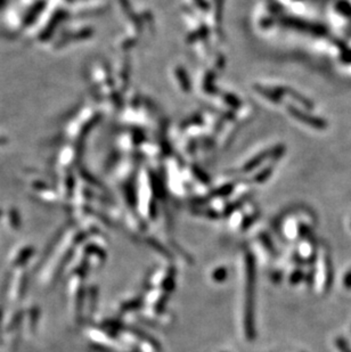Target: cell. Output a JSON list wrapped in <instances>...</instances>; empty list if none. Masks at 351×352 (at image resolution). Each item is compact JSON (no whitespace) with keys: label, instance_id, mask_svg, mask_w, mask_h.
<instances>
[{"label":"cell","instance_id":"3","mask_svg":"<svg viewBox=\"0 0 351 352\" xmlns=\"http://www.w3.org/2000/svg\"><path fill=\"white\" fill-rule=\"evenodd\" d=\"M40 316V310L39 308L33 307L30 309V311L28 313V329L29 332H33L36 329V326L38 324V319H39Z\"/></svg>","mask_w":351,"mask_h":352},{"label":"cell","instance_id":"1","mask_svg":"<svg viewBox=\"0 0 351 352\" xmlns=\"http://www.w3.org/2000/svg\"><path fill=\"white\" fill-rule=\"evenodd\" d=\"M35 253V249L32 246H25L22 250H20L18 255L13 260V266L15 268H22L27 263L30 258Z\"/></svg>","mask_w":351,"mask_h":352},{"label":"cell","instance_id":"2","mask_svg":"<svg viewBox=\"0 0 351 352\" xmlns=\"http://www.w3.org/2000/svg\"><path fill=\"white\" fill-rule=\"evenodd\" d=\"M25 287H27V275H25V272H21V275L15 278L14 291H13L14 296L22 297L25 292Z\"/></svg>","mask_w":351,"mask_h":352},{"label":"cell","instance_id":"4","mask_svg":"<svg viewBox=\"0 0 351 352\" xmlns=\"http://www.w3.org/2000/svg\"><path fill=\"white\" fill-rule=\"evenodd\" d=\"M10 224H11L13 229H15V230L20 229L21 220H20V218H19V215L16 212H11V215H10Z\"/></svg>","mask_w":351,"mask_h":352},{"label":"cell","instance_id":"5","mask_svg":"<svg viewBox=\"0 0 351 352\" xmlns=\"http://www.w3.org/2000/svg\"><path fill=\"white\" fill-rule=\"evenodd\" d=\"M3 315H4V311H3V309L0 308V330H2V321H3Z\"/></svg>","mask_w":351,"mask_h":352}]
</instances>
